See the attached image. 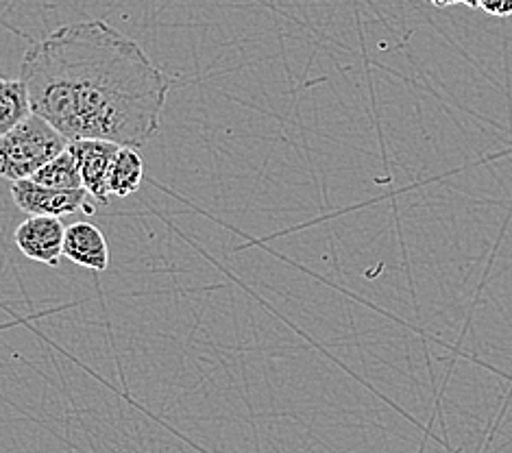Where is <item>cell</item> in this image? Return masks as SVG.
Instances as JSON below:
<instances>
[{"mask_svg": "<svg viewBox=\"0 0 512 453\" xmlns=\"http://www.w3.org/2000/svg\"><path fill=\"white\" fill-rule=\"evenodd\" d=\"M90 194L85 188L75 190H57L46 188L31 179L11 181V201L20 212L29 216H55L64 218L70 214L83 212L85 201Z\"/></svg>", "mask_w": 512, "mask_h": 453, "instance_id": "obj_3", "label": "cell"}, {"mask_svg": "<svg viewBox=\"0 0 512 453\" xmlns=\"http://www.w3.org/2000/svg\"><path fill=\"white\" fill-rule=\"evenodd\" d=\"M31 181L40 183V186H46V188H57V190L83 188L77 162L68 149L59 153L57 157H53L51 162H46L38 173L31 177Z\"/></svg>", "mask_w": 512, "mask_h": 453, "instance_id": "obj_9", "label": "cell"}, {"mask_svg": "<svg viewBox=\"0 0 512 453\" xmlns=\"http://www.w3.org/2000/svg\"><path fill=\"white\" fill-rule=\"evenodd\" d=\"M31 112L66 140L142 149L160 131L170 79L144 48L105 20L66 24L33 42L20 64Z\"/></svg>", "mask_w": 512, "mask_h": 453, "instance_id": "obj_1", "label": "cell"}, {"mask_svg": "<svg viewBox=\"0 0 512 453\" xmlns=\"http://www.w3.org/2000/svg\"><path fill=\"white\" fill-rule=\"evenodd\" d=\"M64 257L90 271H107L109 247L103 231L88 220L68 225L64 234Z\"/></svg>", "mask_w": 512, "mask_h": 453, "instance_id": "obj_6", "label": "cell"}, {"mask_svg": "<svg viewBox=\"0 0 512 453\" xmlns=\"http://www.w3.org/2000/svg\"><path fill=\"white\" fill-rule=\"evenodd\" d=\"M66 225L55 216H29L18 225L14 242L18 251L33 262L59 266L64 257Z\"/></svg>", "mask_w": 512, "mask_h": 453, "instance_id": "obj_5", "label": "cell"}, {"mask_svg": "<svg viewBox=\"0 0 512 453\" xmlns=\"http://www.w3.org/2000/svg\"><path fill=\"white\" fill-rule=\"evenodd\" d=\"M68 140L38 114L24 118L0 136V177L9 181L31 179L38 170L66 151Z\"/></svg>", "mask_w": 512, "mask_h": 453, "instance_id": "obj_2", "label": "cell"}, {"mask_svg": "<svg viewBox=\"0 0 512 453\" xmlns=\"http://www.w3.org/2000/svg\"><path fill=\"white\" fill-rule=\"evenodd\" d=\"M434 7H449V5H458V3H465V0H430Z\"/></svg>", "mask_w": 512, "mask_h": 453, "instance_id": "obj_11", "label": "cell"}, {"mask_svg": "<svg viewBox=\"0 0 512 453\" xmlns=\"http://www.w3.org/2000/svg\"><path fill=\"white\" fill-rule=\"evenodd\" d=\"M144 179V162L133 146H120L107 175V190L114 197H131Z\"/></svg>", "mask_w": 512, "mask_h": 453, "instance_id": "obj_7", "label": "cell"}, {"mask_svg": "<svg viewBox=\"0 0 512 453\" xmlns=\"http://www.w3.org/2000/svg\"><path fill=\"white\" fill-rule=\"evenodd\" d=\"M478 7L495 18L512 16V0H480Z\"/></svg>", "mask_w": 512, "mask_h": 453, "instance_id": "obj_10", "label": "cell"}, {"mask_svg": "<svg viewBox=\"0 0 512 453\" xmlns=\"http://www.w3.org/2000/svg\"><path fill=\"white\" fill-rule=\"evenodd\" d=\"M31 114L27 85L20 79H0V136Z\"/></svg>", "mask_w": 512, "mask_h": 453, "instance_id": "obj_8", "label": "cell"}, {"mask_svg": "<svg viewBox=\"0 0 512 453\" xmlns=\"http://www.w3.org/2000/svg\"><path fill=\"white\" fill-rule=\"evenodd\" d=\"M465 5H469V7H478V5H480V0H465Z\"/></svg>", "mask_w": 512, "mask_h": 453, "instance_id": "obj_12", "label": "cell"}, {"mask_svg": "<svg viewBox=\"0 0 512 453\" xmlns=\"http://www.w3.org/2000/svg\"><path fill=\"white\" fill-rule=\"evenodd\" d=\"M66 149L72 153V157H75L81 186L88 190V194L96 205L107 207L109 205L107 175L120 149V144L109 142V140L83 138V140H68Z\"/></svg>", "mask_w": 512, "mask_h": 453, "instance_id": "obj_4", "label": "cell"}]
</instances>
